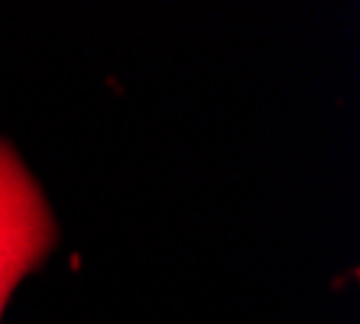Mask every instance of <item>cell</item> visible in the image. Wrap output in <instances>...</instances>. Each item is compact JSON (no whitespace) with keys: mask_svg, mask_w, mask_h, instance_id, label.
<instances>
[{"mask_svg":"<svg viewBox=\"0 0 360 324\" xmlns=\"http://www.w3.org/2000/svg\"><path fill=\"white\" fill-rule=\"evenodd\" d=\"M59 227L39 182L10 146L0 156V318L23 276L56 247Z\"/></svg>","mask_w":360,"mask_h":324,"instance_id":"6da1fadb","label":"cell"},{"mask_svg":"<svg viewBox=\"0 0 360 324\" xmlns=\"http://www.w3.org/2000/svg\"><path fill=\"white\" fill-rule=\"evenodd\" d=\"M7 150H10V143H7V140H0V156H4Z\"/></svg>","mask_w":360,"mask_h":324,"instance_id":"7a4b0ae2","label":"cell"}]
</instances>
